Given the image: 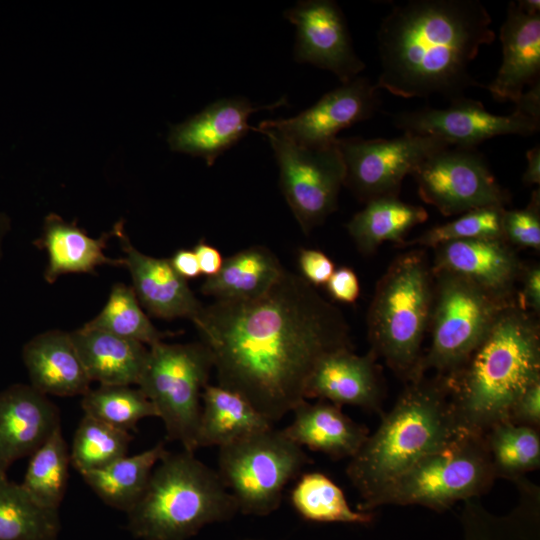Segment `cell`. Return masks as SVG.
Masks as SVG:
<instances>
[{
	"instance_id": "4",
	"label": "cell",
	"mask_w": 540,
	"mask_h": 540,
	"mask_svg": "<svg viewBox=\"0 0 540 540\" xmlns=\"http://www.w3.org/2000/svg\"><path fill=\"white\" fill-rule=\"evenodd\" d=\"M461 433L446 377L424 375L406 383L393 408L382 415L375 432L346 468L362 499L357 510L368 512L386 487Z\"/></svg>"
},
{
	"instance_id": "9",
	"label": "cell",
	"mask_w": 540,
	"mask_h": 540,
	"mask_svg": "<svg viewBox=\"0 0 540 540\" xmlns=\"http://www.w3.org/2000/svg\"><path fill=\"white\" fill-rule=\"evenodd\" d=\"M310 462L302 447L271 427L220 447L217 473L238 512L264 516L280 506L286 485Z\"/></svg>"
},
{
	"instance_id": "45",
	"label": "cell",
	"mask_w": 540,
	"mask_h": 540,
	"mask_svg": "<svg viewBox=\"0 0 540 540\" xmlns=\"http://www.w3.org/2000/svg\"><path fill=\"white\" fill-rule=\"evenodd\" d=\"M199 264L201 274L207 277L216 275L224 262L218 249L202 240L193 249Z\"/></svg>"
},
{
	"instance_id": "38",
	"label": "cell",
	"mask_w": 540,
	"mask_h": 540,
	"mask_svg": "<svg viewBox=\"0 0 540 540\" xmlns=\"http://www.w3.org/2000/svg\"><path fill=\"white\" fill-rule=\"evenodd\" d=\"M84 415L130 432L147 417H157L151 401L139 389L131 386L100 385L82 395Z\"/></svg>"
},
{
	"instance_id": "41",
	"label": "cell",
	"mask_w": 540,
	"mask_h": 540,
	"mask_svg": "<svg viewBox=\"0 0 540 540\" xmlns=\"http://www.w3.org/2000/svg\"><path fill=\"white\" fill-rule=\"evenodd\" d=\"M298 264L301 277L315 288L326 285L335 270L333 261L316 249H300Z\"/></svg>"
},
{
	"instance_id": "23",
	"label": "cell",
	"mask_w": 540,
	"mask_h": 540,
	"mask_svg": "<svg viewBox=\"0 0 540 540\" xmlns=\"http://www.w3.org/2000/svg\"><path fill=\"white\" fill-rule=\"evenodd\" d=\"M30 385L45 395H83L90 379L69 332L50 330L37 334L22 348Z\"/></svg>"
},
{
	"instance_id": "44",
	"label": "cell",
	"mask_w": 540,
	"mask_h": 540,
	"mask_svg": "<svg viewBox=\"0 0 540 540\" xmlns=\"http://www.w3.org/2000/svg\"><path fill=\"white\" fill-rule=\"evenodd\" d=\"M522 288L516 293V305L536 316L540 312V267L538 264L524 266L520 277Z\"/></svg>"
},
{
	"instance_id": "47",
	"label": "cell",
	"mask_w": 540,
	"mask_h": 540,
	"mask_svg": "<svg viewBox=\"0 0 540 540\" xmlns=\"http://www.w3.org/2000/svg\"><path fill=\"white\" fill-rule=\"evenodd\" d=\"M527 166L522 175V182L525 186L540 184V146L535 145L526 152Z\"/></svg>"
},
{
	"instance_id": "30",
	"label": "cell",
	"mask_w": 540,
	"mask_h": 540,
	"mask_svg": "<svg viewBox=\"0 0 540 540\" xmlns=\"http://www.w3.org/2000/svg\"><path fill=\"white\" fill-rule=\"evenodd\" d=\"M427 219L428 213L422 206L406 203L399 197H379L367 201L346 228L358 250L370 255L384 242L402 245L408 232Z\"/></svg>"
},
{
	"instance_id": "20",
	"label": "cell",
	"mask_w": 540,
	"mask_h": 540,
	"mask_svg": "<svg viewBox=\"0 0 540 540\" xmlns=\"http://www.w3.org/2000/svg\"><path fill=\"white\" fill-rule=\"evenodd\" d=\"M376 360L370 350L357 355L351 348L325 355L307 382L305 399L317 398L381 413L385 390Z\"/></svg>"
},
{
	"instance_id": "33",
	"label": "cell",
	"mask_w": 540,
	"mask_h": 540,
	"mask_svg": "<svg viewBox=\"0 0 540 540\" xmlns=\"http://www.w3.org/2000/svg\"><path fill=\"white\" fill-rule=\"evenodd\" d=\"M290 501L295 511L311 522L367 525L374 521L372 512L353 510L342 489L321 472L302 473Z\"/></svg>"
},
{
	"instance_id": "1",
	"label": "cell",
	"mask_w": 540,
	"mask_h": 540,
	"mask_svg": "<svg viewBox=\"0 0 540 540\" xmlns=\"http://www.w3.org/2000/svg\"><path fill=\"white\" fill-rule=\"evenodd\" d=\"M192 322L211 353L218 385L272 423L306 400L307 382L325 355L352 349L342 312L287 270L263 296L216 300Z\"/></svg>"
},
{
	"instance_id": "27",
	"label": "cell",
	"mask_w": 540,
	"mask_h": 540,
	"mask_svg": "<svg viewBox=\"0 0 540 540\" xmlns=\"http://www.w3.org/2000/svg\"><path fill=\"white\" fill-rule=\"evenodd\" d=\"M273 424L240 394L207 384L201 395L197 449L220 448L271 428Z\"/></svg>"
},
{
	"instance_id": "22",
	"label": "cell",
	"mask_w": 540,
	"mask_h": 540,
	"mask_svg": "<svg viewBox=\"0 0 540 540\" xmlns=\"http://www.w3.org/2000/svg\"><path fill=\"white\" fill-rule=\"evenodd\" d=\"M499 38L502 62L484 88L495 100L515 104L526 87L540 83V13L527 12L517 1L509 2Z\"/></svg>"
},
{
	"instance_id": "46",
	"label": "cell",
	"mask_w": 540,
	"mask_h": 540,
	"mask_svg": "<svg viewBox=\"0 0 540 540\" xmlns=\"http://www.w3.org/2000/svg\"><path fill=\"white\" fill-rule=\"evenodd\" d=\"M169 260L174 270L185 280L197 278L201 274L193 250H177Z\"/></svg>"
},
{
	"instance_id": "34",
	"label": "cell",
	"mask_w": 540,
	"mask_h": 540,
	"mask_svg": "<svg viewBox=\"0 0 540 540\" xmlns=\"http://www.w3.org/2000/svg\"><path fill=\"white\" fill-rule=\"evenodd\" d=\"M59 510L37 505L21 484L0 477V540H57Z\"/></svg>"
},
{
	"instance_id": "11",
	"label": "cell",
	"mask_w": 540,
	"mask_h": 540,
	"mask_svg": "<svg viewBox=\"0 0 540 540\" xmlns=\"http://www.w3.org/2000/svg\"><path fill=\"white\" fill-rule=\"evenodd\" d=\"M268 139L279 167L280 187L301 230L309 234L338 206L345 166L335 144L300 146L279 132L256 128Z\"/></svg>"
},
{
	"instance_id": "43",
	"label": "cell",
	"mask_w": 540,
	"mask_h": 540,
	"mask_svg": "<svg viewBox=\"0 0 540 540\" xmlns=\"http://www.w3.org/2000/svg\"><path fill=\"white\" fill-rule=\"evenodd\" d=\"M330 297L345 304L354 303L360 295V283L355 271L346 266L334 270L326 283Z\"/></svg>"
},
{
	"instance_id": "2",
	"label": "cell",
	"mask_w": 540,
	"mask_h": 540,
	"mask_svg": "<svg viewBox=\"0 0 540 540\" xmlns=\"http://www.w3.org/2000/svg\"><path fill=\"white\" fill-rule=\"evenodd\" d=\"M479 0H409L392 7L377 31V88L403 98L449 101L483 87L469 65L495 33Z\"/></svg>"
},
{
	"instance_id": "35",
	"label": "cell",
	"mask_w": 540,
	"mask_h": 540,
	"mask_svg": "<svg viewBox=\"0 0 540 540\" xmlns=\"http://www.w3.org/2000/svg\"><path fill=\"white\" fill-rule=\"evenodd\" d=\"M70 452L56 430L31 456L21 486L40 507L59 510L69 479Z\"/></svg>"
},
{
	"instance_id": "15",
	"label": "cell",
	"mask_w": 540,
	"mask_h": 540,
	"mask_svg": "<svg viewBox=\"0 0 540 540\" xmlns=\"http://www.w3.org/2000/svg\"><path fill=\"white\" fill-rule=\"evenodd\" d=\"M382 104L379 89L366 77H356L324 94L298 115L266 120L258 128L279 132L300 146H330L343 129L373 117Z\"/></svg>"
},
{
	"instance_id": "6",
	"label": "cell",
	"mask_w": 540,
	"mask_h": 540,
	"mask_svg": "<svg viewBox=\"0 0 540 540\" xmlns=\"http://www.w3.org/2000/svg\"><path fill=\"white\" fill-rule=\"evenodd\" d=\"M434 276L422 249L398 255L377 282L367 314L370 351L405 383L422 377V343L429 329Z\"/></svg>"
},
{
	"instance_id": "8",
	"label": "cell",
	"mask_w": 540,
	"mask_h": 540,
	"mask_svg": "<svg viewBox=\"0 0 540 540\" xmlns=\"http://www.w3.org/2000/svg\"><path fill=\"white\" fill-rule=\"evenodd\" d=\"M213 368L212 356L202 342L148 347L137 384L151 401L166 430V438L195 453L201 413V395Z\"/></svg>"
},
{
	"instance_id": "37",
	"label": "cell",
	"mask_w": 540,
	"mask_h": 540,
	"mask_svg": "<svg viewBox=\"0 0 540 540\" xmlns=\"http://www.w3.org/2000/svg\"><path fill=\"white\" fill-rule=\"evenodd\" d=\"M131 440L128 431L84 415L73 437L71 465L80 474L102 469L126 456Z\"/></svg>"
},
{
	"instance_id": "12",
	"label": "cell",
	"mask_w": 540,
	"mask_h": 540,
	"mask_svg": "<svg viewBox=\"0 0 540 540\" xmlns=\"http://www.w3.org/2000/svg\"><path fill=\"white\" fill-rule=\"evenodd\" d=\"M420 198L448 217L483 207H503L510 195L476 148L446 147L411 173Z\"/></svg>"
},
{
	"instance_id": "36",
	"label": "cell",
	"mask_w": 540,
	"mask_h": 540,
	"mask_svg": "<svg viewBox=\"0 0 540 540\" xmlns=\"http://www.w3.org/2000/svg\"><path fill=\"white\" fill-rule=\"evenodd\" d=\"M84 325L138 341L148 347L162 341L167 335L152 324L133 288L123 283L113 285L100 313Z\"/></svg>"
},
{
	"instance_id": "31",
	"label": "cell",
	"mask_w": 540,
	"mask_h": 540,
	"mask_svg": "<svg viewBox=\"0 0 540 540\" xmlns=\"http://www.w3.org/2000/svg\"><path fill=\"white\" fill-rule=\"evenodd\" d=\"M164 443L108 466L81 474L83 481L108 506L126 514L142 497L153 469L167 453Z\"/></svg>"
},
{
	"instance_id": "24",
	"label": "cell",
	"mask_w": 540,
	"mask_h": 540,
	"mask_svg": "<svg viewBox=\"0 0 540 540\" xmlns=\"http://www.w3.org/2000/svg\"><path fill=\"white\" fill-rule=\"evenodd\" d=\"M285 435L300 447L339 460L352 458L369 435L368 429L345 413L341 406L325 400L302 401L292 411Z\"/></svg>"
},
{
	"instance_id": "18",
	"label": "cell",
	"mask_w": 540,
	"mask_h": 540,
	"mask_svg": "<svg viewBox=\"0 0 540 540\" xmlns=\"http://www.w3.org/2000/svg\"><path fill=\"white\" fill-rule=\"evenodd\" d=\"M61 428L58 407L30 384L0 391V477L19 459L30 457Z\"/></svg>"
},
{
	"instance_id": "40",
	"label": "cell",
	"mask_w": 540,
	"mask_h": 540,
	"mask_svg": "<svg viewBox=\"0 0 540 540\" xmlns=\"http://www.w3.org/2000/svg\"><path fill=\"white\" fill-rule=\"evenodd\" d=\"M502 236L511 246L540 249V191L533 190L526 207L505 209L502 215Z\"/></svg>"
},
{
	"instance_id": "26",
	"label": "cell",
	"mask_w": 540,
	"mask_h": 540,
	"mask_svg": "<svg viewBox=\"0 0 540 540\" xmlns=\"http://www.w3.org/2000/svg\"><path fill=\"white\" fill-rule=\"evenodd\" d=\"M111 237H115L114 228L99 238H92L74 222L49 214L44 220L41 236L35 241L36 246L47 252L45 281L52 284L64 274L94 273L102 265L124 266L123 258H110L104 253Z\"/></svg>"
},
{
	"instance_id": "39",
	"label": "cell",
	"mask_w": 540,
	"mask_h": 540,
	"mask_svg": "<svg viewBox=\"0 0 540 540\" xmlns=\"http://www.w3.org/2000/svg\"><path fill=\"white\" fill-rule=\"evenodd\" d=\"M506 208L483 207L465 212L456 219L436 225L402 245L435 248L441 244L479 239L503 238L502 215Z\"/></svg>"
},
{
	"instance_id": "29",
	"label": "cell",
	"mask_w": 540,
	"mask_h": 540,
	"mask_svg": "<svg viewBox=\"0 0 540 540\" xmlns=\"http://www.w3.org/2000/svg\"><path fill=\"white\" fill-rule=\"evenodd\" d=\"M517 489L518 503L505 515L491 513L479 498L465 501L461 512L464 540H540V488L525 483Z\"/></svg>"
},
{
	"instance_id": "10",
	"label": "cell",
	"mask_w": 540,
	"mask_h": 540,
	"mask_svg": "<svg viewBox=\"0 0 540 540\" xmlns=\"http://www.w3.org/2000/svg\"><path fill=\"white\" fill-rule=\"evenodd\" d=\"M434 298L429 323L430 345L420 373L449 377L484 339L499 314L515 304L491 296L472 282L446 272L433 273Z\"/></svg>"
},
{
	"instance_id": "25",
	"label": "cell",
	"mask_w": 540,
	"mask_h": 540,
	"mask_svg": "<svg viewBox=\"0 0 540 540\" xmlns=\"http://www.w3.org/2000/svg\"><path fill=\"white\" fill-rule=\"evenodd\" d=\"M69 334L91 382L138 384L148 355L146 345L85 325Z\"/></svg>"
},
{
	"instance_id": "48",
	"label": "cell",
	"mask_w": 540,
	"mask_h": 540,
	"mask_svg": "<svg viewBox=\"0 0 540 540\" xmlns=\"http://www.w3.org/2000/svg\"><path fill=\"white\" fill-rule=\"evenodd\" d=\"M11 229V221L8 215L0 210V260L3 256L5 239Z\"/></svg>"
},
{
	"instance_id": "32",
	"label": "cell",
	"mask_w": 540,
	"mask_h": 540,
	"mask_svg": "<svg viewBox=\"0 0 540 540\" xmlns=\"http://www.w3.org/2000/svg\"><path fill=\"white\" fill-rule=\"evenodd\" d=\"M495 478L513 483L540 467V429L508 420L498 422L483 434Z\"/></svg>"
},
{
	"instance_id": "21",
	"label": "cell",
	"mask_w": 540,
	"mask_h": 540,
	"mask_svg": "<svg viewBox=\"0 0 540 540\" xmlns=\"http://www.w3.org/2000/svg\"><path fill=\"white\" fill-rule=\"evenodd\" d=\"M115 237L125 253L132 288L142 306L162 319H193L202 304L189 288L187 280L172 267L169 259L155 258L137 250L124 232L123 222L114 225Z\"/></svg>"
},
{
	"instance_id": "5",
	"label": "cell",
	"mask_w": 540,
	"mask_h": 540,
	"mask_svg": "<svg viewBox=\"0 0 540 540\" xmlns=\"http://www.w3.org/2000/svg\"><path fill=\"white\" fill-rule=\"evenodd\" d=\"M236 512L237 504L217 471L195 453L168 451L127 513V529L141 540H188L204 526L228 520Z\"/></svg>"
},
{
	"instance_id": "13",
	"label": "cell",
	"mask_w": 540,
	"mask_h": 540,
	"mask_svg": "<svg viewBox=\"0 0 540 540\" xmlns=\"http://www.w3.org/2000/svg\"><path fill=\"white\" fill-rule=\"evenodd\" d=\"M344 166V186L361 201L398 197L404 178L431 154L449 147L433 136L403 133L390 139L336 138Z\"/></svg>"
},
{
	"instance_id": "17",
	"label": "cell",
	"mask_w": 540,
	"mask_h": 540,
	"mask_svg": "<svg viewBox=\"0 0 540 540\" xmlns=\"http://www.w3.org/2000/svg\"><path fill=\"white\" fill-rule=\"evenodd\" d=\"M433 249L432 273L462 277L496 299L516 304L515 286L524 265L504 238L454 241Z\"/></svg>"
},
{
	"instance_id": "16",
	"label": "cell",
	"mask_w": 540,
	"mask_h": 540,
	"mask_svg": "<svg viewBox=\"0 0 540 540\" xmlns=\"http://www.w3.org/2000/svg\"><path fill=\"white\" fill-rule=\"evenodd\" d=\"M295 25L294 59L332 72L347 83L364 70L356 54L344 14L332 0L299 1L284 12Z\"/></svg>"
},
{
	"instance_id": "3",
	"label": "cell",
	"mask_w": 540,
	"mask_h": 540,
	"mask_svg": "<svg viewBox=\"0 0 540 540\" xmlns=\"http://www.w3.org/2000/svg\"><path fill=\"white\" fill-rule=\"evenodd\" d=\"M446 379L462 432L483 434L507 420L516 399L540 381L536 316L516 304L505 308L466 362Z\"/></svg>"
},
{
	"instance_id": "7",
	"label": "cell",
	"mask_w": 540,
	"mask_h": 540,
	"mask_svg": "<svg viewBox=\"0 0 540 540\" xmlns=\"http://www.w3.org/2000/svg\"><path fill=\"white\" fill-rule=\"evenodd\" d=\"M495 480L483 435L462 432L386 487L368 512L384 505H419L443 512L458 501L480 498Z\"/></svg>"
},
{
	"instance_id": "19",
	"label": "cell",
	"mask_w": 540,
	"mask_h": 540,
	"mask_svg": "<svg viewBox=\"0 0 540 540\" xmlns=\"http://www.w3.org/2000/svg\"><path fill=\"white\" fill-rule=\"evenodd\" d=\"M280 99L272 105L256 106L244 97L220 99L186 121L171 127L168 144L171 150L201 157L208 166L241 140L250 129V115L263 109L284 105Z\"/></svg>"
},
{
	"instance_id": "42",
	"label": "cell",
	"mask_w": 540,
	"mask_h": 540,
	"mask_svg": "<svg viewBox=\"0 0 540 540\" xmlns=\"http://www.w3.org/2000/svg\"><path fill=\"white\" fill-rule=\"evenodd\" d=\"M507 420L540 429V381L531 384L513 403Z\"/></svg>"
},
{
	"instance_id": "28",
	"label": "cell",
	"mask_w": 540,
	"mask_h": 540,
	"mask_svg": "<svg viewBox=\"0 0 540 540\" xmlns=\"http://www.w3.org/2000/svg\"><path fill=\"white\" fill-rule=\"evenodd\" d=\"M284 271L269 249L252 246L224 259L220 271L206 278L201 291L216 300H252L267 293Z\"/></svg>"
},
{
	"instance_id": "14",
	"label": "cell",
	"mask_w": 540,
	"mask_h": 540,
	"mask_svg": "<svg viewBox=\"0 0 540 540\" xmlns=\"http://www.w3.org/2000/svg\"><path fill=\"white\" fill-rule=\"evenodd\" d=\"M403 133L433 136L452 147L476 148L496 136H529L540 129V119L514 110L509 115L489 112L481 101L466 96L443 108L423 107L391 115Z\"/></svg>"
}]
</instances>
